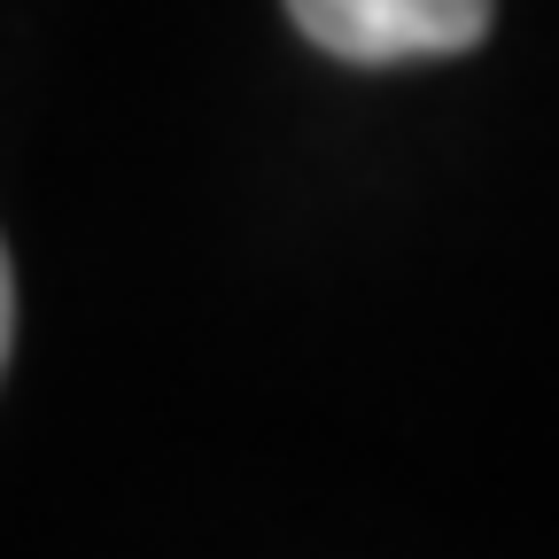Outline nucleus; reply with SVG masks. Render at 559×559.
<instances>
[{"label":"nucleus","instance_id":"f03ea898","mask_svg":"<svg viewBox=\"0 0 559 559\" xmlns=\"http://www.w3.org/2000/svg\"><path fill=\"white\" fill-rule=\"evenodd\" d=\"M9 342H16V272H9V249H0V373H9Z\"/></svg>","mask_w":559,"mask_h":559},{"label":"nucleus","instance_id":"f257e3e1","mask_svg":"<svg viewBox=\"0 0 559 559\" xmlns=\"http://www.w3.org/2000/svg\"><path fill=\"white\" fill-rule=\"evenodd\" d=\"M296 32L358 70L389 62H428V55H466L489 32V0H288Z\"/></svg>","mask_w":559,"mask_h":559}]
</instances>
